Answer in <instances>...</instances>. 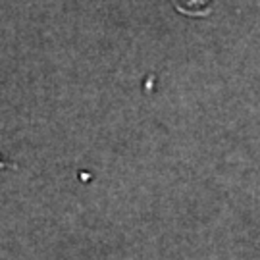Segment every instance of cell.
Wrapping results in <instances>:
<instances>
[{"instance_id":"1","label":"cell","mask_w":260,"mask_h":260,"mask_svg":"<svg viewBox=\"0 0 260 260\" xmlns=\"http://www.w3.org/2000/svg\"><path fill=\"white\" fill-rule=\"evenodd\" d=\"M177 12L189 18H201L206 16L214 6V0H172Z\"/></svg>"}]
</instances>
